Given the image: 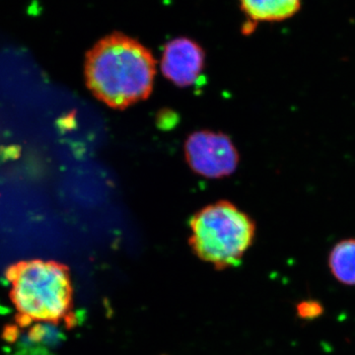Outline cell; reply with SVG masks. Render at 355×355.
<instances>
[{"mask_svg":"<svg viewBox=\"0 0 355 355\" xmlns=\"http://www.w3.org/2000/svg\"><path fill=\"white\" fill-rule=\"evenodd\" d=\"M191 230L190 245L198 258L224 270L241 261L253 244L256 225L232 203L219 202L198 211Z\"/></svg>","mask_w":355,"mask_h":355,"instance_id":"cell-3","label":"cell"},{"mask_svg":"<svg viewBox=\"0 0 355 355\" xmlns=\"http://www.w3.org/2000/svg\"><path fill=\"white\" fill-rule=\"evenodd\" d=\"M329 266L334 277L345 286H355V239L342 240L331 249Z\"/></svg>","mask_w":355,"mask_h":355,"instance_id":"cell-7","label":"cell"},{"mask_svg":"<svg viewBox=\"0 0 355 355\" xmlns=\"http://www.w3.org/2000/svg\"><path fill=\"white\" fill-rule=\"evenodd\" d=\"M9 298L16 310L15 324H76L69 268L55 261L28 260L7 268Z\"/></svg>","mask_w":355,"mask_h":355,"instance_id":"cell-2","label":"cell"},{"mask_svg":"<svg viewBox=\"0 0 355 355\" xmlns=\"http://www.w3.org/2000/svg\"><path fill=\"white\" fill-rule=\"evenodd\" d=\"M156 62L137 40L116 32L88 51L85 79L89 90L113 109H125L153 91Z\"/></svg>","mask_w":355,"mask_h":355,"instance_id":"cell-1","label":"cell"},{"mask_svg":"<svg viewBox=\"0 0 355 355\" xmlns=\"http://www.w3.org/2000/svg\"><path fill=\"white\" fill-rule=\"evenodd\" d=\"M240 3L252 20L261 22L289 19L301 8V0H240Z\"/></svg>","mask_w":355,"mask_h":355,"instance_id":"cell-6","label":"cell"},{"mask_svg":"<svg viewBox=\"0 0 355 355\" xmlns=\"http://www.w3.org/2000/svg\"><path fill=\"white\" fill-rule=\"evenodd\" d=\"M184 149L191 169L207 178L232 174L239 160L232 142L222 133H193L187 140Z\"/></svg>","mask_w":355,"mask_h":355,"instance_id":"cell-4","label":"cell"},{"mask_svg":"<svg viewBox=\"0 0 355 355\" xmlns=\"http://www.w3.org/2000/svg\"><path fill=\"white\" fill-rule=\"evenodd\" d=\"M297 313L303 319H314L323 313V307L317 301H304L297 306Z\"/></svg>","mask_w":355,"mask_h":355,"instance_id":"cell-8","label":"cell"},{"mask_svg":"<svg viewBox=\"0 0 355 355\" xmlns=\"http://www.w3.org/2000/svg\"><path fill=\"white\" fill-rule=\"evenodd\" d=\"M205 67V51L193 40L178 38L166 44L161 70L166 78L180 87L197 81Z\"/></svg>","mask_w":355,"mask_h":355,"instance_id":"cell-5","label":"cell"}]
</instances>
